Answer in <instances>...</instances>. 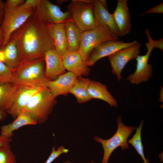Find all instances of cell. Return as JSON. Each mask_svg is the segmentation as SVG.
<instances>
[{"mask_svg": "<svg viewBox=\"0 0 163 163\" xmlns=\"http://www.w3.org/2000/svg\"><path fill=\"white\" fill-rule=\"evenodd\" d=\"M10 40L15 43L18 63L44 58L47 51L55 49L48 25L33 14L12 34Z\"/></svg>", "mask_w": 163, "mask_h": 163, "instance_id": "1", "label": "cell"}, {"mask_svg": "<svg viewBox=\"0 0 163 163\" xmlns=\"http://www.w3.org/2000/svg\"><path fill=\"white\" fill-rule=\"evenodd\" d=\"M44 58L19 63L12 70V83L18 86L48 87Z\"/></svg>", "mask_w": 163, "mask_h": 163, "instance_id": "2", "label": "cell"}, {"mask_svg": "<svg viewBox=\"0 0 163 163\" xmlns=\"http://www.w3.org/2000/svg\"><path fill=\"white\" fill-rule=\"evenodd\" d=\"M56 97L48 87L43 88L30 99L24 113L37 124L44 123L56 104Z\"/></svg>", "mask_w": 163, "mask_h": 163, "instance_id": "3", "label": "cell"}, {"mask_svg": "<svg viewBox=\"0 0 163 163\" xmlns=\"http://www.w3.org/2000/svg\"><path fill=\"white\" fill-rule=\"evenodd\" d=\"M118 127L115 134L110 138L104 139L97 136L94 137L97 142L100 143L104 150V154L101 163H108L110 157L113 151L120 147L122 150L129 148L127 142L129 136L137 128L136 126L125 125L122 120L121 116L116 119Z\"/></svg>", "mask_w": 163, "mask_h": 163, "instance_id": "4", "label": "cell"}, {"mask_svg": "<svg viewBox=\"0 0 163 163\" xmlns=\"http://www.w3.org/2000/svg\"><path fill=\"white\" fill-rule=\"evenodd\" d=\"M97 21L94 28L83 31L82 34L78 51L87 62L90 53L97 46L105 41L119 39V37L112 32L107 27Z\"/></svg>", "mask_w": 163, "mask_h": 163, "instance_id": "5", "label": "cell"}, {"mask_svg": "<svg viewBox=\"0 0 163 163\" xmlns=\"http://www.w3.org/2000/svg\"><path fill=\"white\" fill-rule=\"evenodd\" d=\"M33 13L34 9L24 3L12 9L5 8L3 21L0 26L3 37L2 47L8 42L12 34L32 15Z\"/></svg>", "mask_w": 163, "mask_h": 163, "instance_id": "6", "label": "cell"}, {"mask_svg": "<svg viewBox=\"0 0 163 163\" xmlns=\"http://www.w3.org/2000/svg\"><path fill=\"white\" fill-rule=\"evenodd\" d=\"M93 2L94 0H73L67 7L72 20L83 31L92 29L96 25Z\"/></svg>", "mask_w": 163, "mask_h": 163, "instance_id": "7", "label": "cell"}, {"mask_svg": "<svg viewBox=\"0 0 163 163\" xmlns=\"http://www.w3.org/2000/svg\"><path fill=\"white\" fill-rule=\"evenodd\" d=\"M145 33L148 40V42L145 44L147 49V52L145 54L139 55L136 58L137 61L136 70L133 73L130 74L127 78V80L133 84L138 85L147 82L152 75V67L151 64L148 63V60L155 46L149 30H146Z\"/></svg>", "mask_w": 163, "mask_h": 163, "instance_id": "8", "label": "cell"}, {"mask_svg": "<svg viewBox=\"0 0 163 163\" xmlns=\"http://www.w3.org/2000/svg\"><path fill=\"white\" fill-rule=\"evenodd\" d=\"M33 15L48 25L72 20L69 11L63 12L58 6L48 0H40L37 7L34 10Z\"/></svg>", "mask_w": 163, "mask_h": 163, "instance_id": "9", "label": "cell"}, {"mask_svg": "<svg viewBox=\"0 0 163 163\" xmlns=\"http://www.w3.org/2000/svg\"><path fill=\"white\" fill-rule=\"evenodd\" d=\"M141 46V43L138 42L108 56L112 68V72L115 75L119 81L122 78L121 72L126 64L129 61L136 59L139 55Z\"/></svg>", "mask_w": 163, "mask_h": 163, "instance_id": "10", "label": "cell"}, {"mask_svg": "<svg viewBox=\"0 0 163 163\" xmlns=\"http://www.w3.org/2000/svg\"><path fill=\"white\" fill-rule=\"evenodd\" d=\"M43 88H45L27 86H18L12 104L6 112L15 119L24 112L31 98Z\"/></svg>", "mask_w": 163, "mask_h": 163, "instance_id": "11", "label": "cell"}, {"mask_svg": "<svg viewBox=\"0 0 163 163\" xmlns=\"http://www.w3.org/2000/svg\"><path fill=\"white\" fill-rule=\"evenodd\" d=\"M136 40L125 42L121 40H109L104 42L94 48L89 55L87 61L88 67L93 66L100 59L109 56L122 49L132 46Z\"/></svg>", "mask_w": 163, "mask_h": 163, "instance_id": "12", "label": "cell"}, {"mask_svg": "<svg viewBox=\"0 0 163 163\" xmlns=\"http://www.w3.org/2000/svg\"><path fill=\"white\" fill-rule=\"evenodd\" d=\"M63 63L66 70L78 76H87L90 70L87 62L78 51H67L62 55Z\"/></svg>", "mask_w": 163, "mask_h": 163, "instance_id": "13", "label": "cell"}, {"mask_svg": "<svg viewBox=\"0 0 163 163\" xmlns=\"http://www.w3.org/2000/svg\"><path fill=\"white\" fill-rule=\"evenodd\" d=\"M44 58L45 63V76L49 80H53L60 75L66 73L62 56L55 49L47 51Z\"/></svg>", "mask_w": 163, "mask_h": 163, "instance_id": "14", "label": "cell"}, {"mask_svg": "<svg viewBox=\"0 0 163 163\" xmlns=\"http://www.w3.org/2000/svg\"><path fill=\"white\" fill-rule=\"evenodd\" d=\"M118 28L119 36H123L131 30L130 17L127 0H118L116 8L112 14Z\"/></svg>", "mask_w": 163, "mask_h": 163, "instance_id": "15", "label": "cell"}, {"mask_svg": "<svg viewBox=\"0 0 163 163\" xmlns=\"http://www.w3.org/2000/svg\"><path fill=\"white\" fill-rule=\"evenodd\" d=\"M93 4L94 14L96 20L100 24L107 27L112 32L119 37V31L112 14L107 9L106 1L95 0Z\"/></svg>", "mask_w": 163, "mask_h": 163, "instance_id": "16", "label": "cell"}, {"mask_svg": "<svg viewBox=\"0 0 163 163\" xmlns=\"http://www.w3.org/2000/svg\"><path fill=\"white\" fill-rule=\"evenodd\" d=\"M78 76L67 72L59 76L56 79L50 81L48 88L55 97L68 93L74 85Z\"/></svg>", "mask_w": 163, "mask_h": 163, "instance_id": "17", "label": "cell"}, {"mask_svg": "<svg viewBox=\"0 0 163 163\" xmlns=\"http://www.w3.org/2000/svg\"><path fill=\"white\" fill-rule=\"evenodd\" d=\"M55 50L61 55L67 51L68 41L64 23L48 25Z\"/></svg>", "mask_w": 163, "mask_h": 163, "instance_id": "18", "label": "cell"}, {"mask_svg": "<svg viewBox=\"0 0 163 163\" xmlns=\"http://www.w3.org/2000/svg\"><path fill=\"white\" fill-rule=\"evenodd\" d=\"M88 91L91 99H100L106 102L111 106L117 107V101L109 91L107 86L101 82L91 80Z\"/></svg>", "mask_w": 163, "mask_h": 163, "instance_id": "19", "label": "cell"}, {"mask_svg": "<svg viewBox=\"0 0 163 163\" xmlns=\"http://www.w3.org/2000/svg\"><path fill=\"white\" fill-rule=\"evenodd\" d=\"M67 41V51L76 52L79 50L83 33L72 20L64 23Z\"/></svg>", "mask_w": 163, "mask_h": 163, "instance_id": "20", "label": "cell"}, {"mask_svg": "<svg viewBox=\"0 0 163 163\" xmlns=\"http://www.w3.org/2000/svg\"><path fill=\"white\" fill-rule=\"evenodd\" d=\"M90 81L88 78L78 76L74 85L69 90V93L75 97L78 103H84L92 99L88 91Z\"/></svg>", "mask_w": 163, "mask_h": 163, "instance_id": "21", "label": "cell"}, {"mask_svg": "<svg viewBox=\"0 0 163 163\" xmlns=\"http://www.w3.org/2000/svg\"><path fill=\"white\" fill-rule=\"evenodd\" d=\"M37 122L24 113L18 116L11 123L2 126L0 134L5 136H14L13 133L23 126L28 125H35Z\"/></svg>", "mask_w": 163, "mask_h": 163, "instance_id": "22", "label": "cell"}, {"mask_svg": "<svg viewBox=\"0 0 163 163\" xmlns=\"http://www.w3.org/2000/svg\"><path fill=\"white\" fill-rule=\"evenodd\" d=\"M18 86L12 83L0 84V110L6 112L10 108Z\"/></svg>", "mask_w": 163, "mask_h": 163, "instance_id": "23", "label": "cell"}, {"mask_svg": "<svg viewBox=\"0 0 163 163\" xmlns=\"http://www.w3.org/2000/svg\"><path fill=\"white\" fill-rule=\"evenodd\" d=\"M0 50L4 55V63L10 69H13L18 64V52L14 42L10 40Z\"/></svg>", "mask_w": 163, "mask_h": 163, "instance_id": "24", "label": "cell"}, {"mask_svg": "<svg viewBox=\"0 0 163 163\" xmlns=\"http://www.w3.org/2000/svg\"><path fill=\"white\" fill-rule=\"evenodd\" d=\"M143 125V121L141 120L139 126L136 129V132L133 137L127 142L131 144L135 149L137 153L141 156L144 163H149V160L144 155L143 147L141 139V132Z\"/></svg>", "mask_w": 163, "mask_h": 163, "instance_id": "25", "label": "cell"}, {"mask_svg": "<svg viewBox=\"0 0 163 163\" xmlns=\"http://www.w3.org/2000/svg\"><path fill=\"white\" fill-rule=\"evenodd\" d=\"M0 163H17L10 144L0 147Z\"/></svg>", "mask_w": 163, "mask_h": 163, "instance_id": "26", "label": "cell"}, {"mask_svg": "<svg viewBox=\"0 0 163 163\" xmlns=\"http://www.w3.org/2000/svg\"><path fill=\"white\" fill-rule=\"evenodd\" d=\"M12 70L0 61V84L12 83Z\"/></svg>", "mask_w": 163, "mask_h": 163, "instance_id": "27", "label": "cell"}, {"mask_svg": "<svg viewBox=\"0 0 163 163\" xmlns=\"http://www.w3.org/2000/svg\"><path fill=\"white\" fill-rule=\"evenodd\" d=\"M69 149L66 148L63 145L59 146L56 149L54 146L52 149L51 152L45 163H52L56 158L63 154L68 153Z\"/></svg>", "mask_w": 163, "mask_h": 163, "instance_id": "28", "label": "cell"}, {"mask_svg": "<svg viewBox=\"0 0 163 163\" xmlns=\"http://www.w3.org/2000/svg\"><path fill=\"white\" fill-rule=\"evenodd\" d=\"M24 0H7L5 3V8L8 9L14 8L23 4Z\"/></svg>", "mask_w": 163, "mask_h": 163, "instance_id": "29", "label": "cell"}, {"mask_svg": "<svg viewBox=\"0 0 163 163\" xmlns=\"http://www.w3.org/2000/svg\"><path fill=\"white\" fill-rule=\"evenodd\" d=\"M163 2L160 4L153 7L152 8L146 11L145 12L142 13L140 15H142L146 14L151 13H163Z\"/></svg>", "mask_w": 163, "mask_h": 163, "instance_id": "30", "label": "cell"}, {"mask_svg": "<svg viewBox=\"0 0 163 163\" xmlns=\"http://www.w3.org/2000/svg\"><path fill=\"white\" fill-rule=\"evenodd\" d=\"M11 136H6L0 134V147L10 144L12 141Z\"/></svg>", "mask_w": 163, "mask_h": 163, "instance_id": "31", "label": "cell"}, {"mask_svg": "<svg viewBox=\"0 0 163 163\" xmlns=\"http://www.w3.org/2000/svg\"><path fill=\"white\" fill-rule=\"evenodd\" d=\"M40 0H27L25 1L24 4L26 6L32 8L34 10L37 7Z\"/></svg>", "mask_w": 163, "mask_h": 163, "instance_id": "32", "label": "cell"}, {"mask_svg": "<svg viewBox=\"0 0 163 163\" xmlns=\"http://www.w3.org/2000/svg\"><path fill=\"white\" fill-rule=\"evenodd\" d=\"M5 8V3L2 0H0V26L3 21Z\"/></svg>", "mask_w": 163, "mask_h": 163, "instance_id": "33", "label": "cell"}, {"mask_svg": "<svg viewBox=\"0 0 163 163\" xmlns=\"http://www.w3.org/2000/svg\"><path fill=\"white\" fill-rule=\"evenodd\" d=\"M153 42L155 48H157L162 50H163V38L156 40H153Z\"/></svg>", "mask_w": 163, "mask_h": 163, "instance_id": "34", "label": "cell"}, {"mask_svg": "<svg viewBox=\"0 0 163 163\" xmlns=\"http://www.w3.org/2000/svg\"><path fill=\"white\" fill-rule=\"evenodd\" d=\"M6 112L0 110V120H2L6 118Z\"/></svg>", "mask_w": 163, "mask_h": 163, "instance_id": "35", "label": "cell"}, {"mask_svg": "<svg viewBox=\"0 0 163 163\" xmlns=\"http://www.w3.org/2000/svg\"><path fill=\"white\" fill-rule=\"evenodd\" d=\"M3 41V37L2 32L0 28V49L2 47Z\"/></svg>", "mask_w": 163, "mask_h": 163, "instance_id": "36", "label": "cell"}, {"mask_svg": "<svg viewBox=\"0 0 163 163\" xmlns=\"http://www.w3.org/2000/svg\"><path fill=\"white\" fill-rule=\"evenodd\" d=\"M62 163H75L69 161H65L62 162Z\"/></svg>", "mask_w": 163, "mask_h": 163, "instance_id": "37", "label": "cell"}, {"mask_svg": "<svg viewBox=\"0 0 163 163\" xmlns=\"http://www.w3.org/2000/svg\"><path fill=\"white\" fill-rule=\"evenodd\" d=\"M89 163H95L93 161H91L90 162H89Z\"/></svg>", "mask_w": 163, "mask_h": 163, "instance_id": "38", "label": "cell"}]
</instances>
